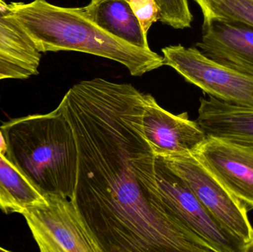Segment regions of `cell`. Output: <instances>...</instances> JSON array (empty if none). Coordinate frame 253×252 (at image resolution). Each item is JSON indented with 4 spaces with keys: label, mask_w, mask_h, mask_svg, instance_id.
<instances>
[{
    "label": "cell",
    "mask_w": 253,
    "mask_h": 252,
    "mask_svg": "<svg viewBox=\"0 0 253 252\" xmlns=\"http://www.w3.org/2000/svg\"><path fill=\"white\" fill-rule=\"evenodd\" d=\"M202 10L204 21L225 19L245 22L253 27V0H194Z\"/></svg>",
    "instance_id": "9a60e30c"
},
{
    "label": "cell",
    "mask_w": 253,
    "mask_h": 252,
    "mask_svg": "<svg viewBox=\"0 0 253 252\" xmlns=\"http://www.w3.org/2000/svg\"><path fill=\"white\" fill-rule=\"evenodd\" d=\"M10 13L40 53L78 51L115 61L133 76L164 66L163 56L108 34L86 17L80 7H65L47 0L10 2Z\"/></svg>",
    "instance_id": "7a4b0ae2"
},
{
    "label": "cell",
    "mask_w": 253,
    "mask_h": 252,
    "mask_svg": "<svg viewBox=\"0 0 253 252\" xmlns=\"http://www.w3.org/2000/svg\"><path fill=\"white\" fill-rule=\"evenodd\" d=\"M244 252H253V243L252 244H251V245L245 247Z\"/></svg>",
    "instance_id": "d6986e66"
},
{
    "label": "cell",
    "mask_w": 253,
    "mask_h": 252,
    "mask_svg": "<svg viewBox=\"0 0 253 252\" xmlns=\"http://www.w3.org/2000/svg\"><path fill=\"white\" fill-rule=\"evenodd\" d=\"M7 159L41 194L76 198L78 152L72 129L58 108L14 118L0 127Z\"/></svg>",
    "instance_id": "3957f363"
},
{
    "label": "cell",
    "mask_w": 253,
    "mask_h": 252,
    "mask_svg": "<svg viewBox=\"0 0 253 252\" xmlns=\"http://www.w3.org/2000/svg\"><path fill=\"white\" fill-rule=\"evenodd\" d=\"M158 189L167 208L215 252H244L245 245L226 230L202 205L190 186L156 156Z\"/></svg>",
    "instance_id": "52a82bcc"
},
{
    "label": "cell",
    "mask_w": 253,
    "mask_h": 252,
    "mask_svg": "<svg viewBox=\"0 0 253 252\" xmlns=\"http://www.w3.org/2000/svg\"><path fill=\"white\" fill-rule=\"evenodd\" d=\"M144 93L101 78L69 89L57 107L78 152L76 200L103 252H215L140 181L153 152L143 130ZM158 185V184H157Z\"/></svg>",
    "instance_id": "6da1fadb"
},
{
    "label": "cell",
    "mask_w": 253,
    "mask_h": 252,
    "mask_svg": "<svg viewBox=\"0 0 253 252\" xmlns=\"http://www.w3.org/2000/svg\"><path fill=\"white\" fill-rule=\"evenodd\" d=\"M41 53L0 0V81L26 79L39 73Z\"/></svg>",
    "instance_id": "8fae6325"
},
{
    "label": "cell",
    "mask_w": 253,
    "mask_h": 252,
    "mask_svg": "<svg viewBox=\"0 0 253 252\" xmlns=\"http://www.w3.org/2000/svg\"><path fill=\"white\" fill-rule=\"evenodd\" d=\"M6 152H7V144L2 132L0 130V154L6 156Z\"/></svg>",
    "instance_id": "ac0fdd59"
},
{
    "label": "cell",
    "mask_w": 253,
    "mask_h": 252,
    "mask_svg": "<svg viewBox=\"0 0 253 252\" xmlns=\"http://www.w3.org/2000/svg\"><path fill=\"white\" fill-rule=\"evenodd\" d=\"M144 136L156 156L193 152L206 139L187 112L174 115L159 106L150 94L144 93Z\"/></svg>",
    "instance_id": "9c48e42d"
},
{
    "label": "cell",
    "mask_w": 253,
    "mask_h": 252,
    "mask_svg": "<svg viewBox=\"0 0 253 252\" xmlns=\"http://www.w3.org/2000/svg\"><path fill=\"white\" fill-rule=\"evenodd\" d=\"M144 34H147L153 23L160 19V10L155 0H126Z\"/></svg>",
    "instance_id": "e0dca14e"
},
{
    "label": "cell",
    "mask_w": 253,
    "mask_h": 252,
    "mask_svg": "<svg viewBox=\"0 0 253 252\" xmlns=\"http://www.w3.org/2000/svg\"><path fill=\"white\" fill-rule=\"evenodd\" d=\"M9 252L8 250H5V249L1 248V247H0V252Z\"/></svg>",
    "instance_id": "ffe728a7"
},
{
    "label": "cell",
    "mask_w": 253,
    "mask_h": 252,
    "mask_svg": "<svg viewBox=\"0 0 253 252\" xmlns=\"http://www.w3.org/2000/svg\"><path fill=\"white\" fill-rule=\"evenodd\" d=\"M202 53L230 69L253 78V27L225 19L204 21Z\"/></svg>",
    "instance_id": "30bf717a"
},
{
    "label": "cell",
    "mask_w": 253,
    "mask_h": 252,
    "mask_svg": "<svg viewBox=\"0 0 253 252\" xmlns=\"http://www.w3.org/2000/svg\"><path fill=\"white\" fill-rule=\"evenodd\" d=\"M191 153L248 210H253V145L207 136Z\"/></svg>",
    "instance_id": "ba28073f"
},
{
    "label": "cell",
    "mask_w": 253,
    "mask_h": 252,
    "mask_svg": "<svg viewBox=\"0 0 253 252\" xmlns=\"http://www.w3.org/2000/svg\"><path fill=\"white\" fill-rule=\"evenodd\" d=\"M80 10L108 34L131 45L150 50L147 34L126 0H90Z\"/></svg>",
    "instance_id": "4fadbf2b"
},
{
    "label": "cell",
    "mask_w": 253,
    "mask_h": 252,
    "mask_svg": "<svg viewBox=\"0 0 253 252\" xmlns=\"http://www.w3.org/2000/svg\"><path fill=\"white\" fill-rule=\"evenodd\" d=\"M164 65L175 70L187 82L224 102L253 107V78L208 58L199 49L178 45L162 50Z\"/></svg>",
    "instance_id": "8992f818"
},
{
    "label": "cell",
    "mask_w": 253,
    "mask_h": 252,
    "mask_svg": "<svg viewBox=\"0 0 253 252\" xmlns=\"http://www.w3.org/2000/svg\"><path fill=\"white\" fill-rule=\"evenodd\" d=\"M181 178L212 217L245 247L253 243L248 210L233 196L191 152L158 156ZM244 249V250H245Z\"/></svg>",
    "instance_id": "5b68a950"
},
{
    "label": "cell",
    "mask_w": 253,
    "mask_h": 252,
    "mask_svg": "<svg viewBox=\"0 0 253 252\" xmlns=\"http://www.w3.org/2000/svg\"><path fill=\"white\" fill-rule=\"evenodd\" d=\"M44 201L7 157L0 154V210L5 214L22 215L27 207Z\"/></svg>",
    "instance_id": "5bb4252c"
},
{
    "label": "cell",
    "mask_w": 253,
    "mask_h": 252,
    "mask_svg": "<svg viewBox=\"0 0 253 252\" xmlns=\"http://www.w3.org/2000/svg\"><path fill=\"white\" fill-rule=\"evenodd\" d=\"M29 206L22 215L41 252H103L76 198L57 194Z\"/></svg>",
    "instance_id": "277c9868"
},
{
    "label": "cell",
    "mask_w": 253,
    "mask_h": 252,
    "mask_svg": "<svg viewBox=\"0 0 253 252\" xmlns=\"http://www.w3.org/2000/svg\"><path fill=\"white\" fill-rule=\"evenodd\" d=\"M160 10L159 20L175 29L190 28L193 15L187 0H155Z\"/></svg>",
    "instance_id": "2e32d148"
},
{
    "label": "cell",
    "mask_w": 253,
    "mask_h": 252,
    "mask_svg": "<svg viewBox=\"0 0 253 252\" xmlns=\"http://www.w3.org/2000/svg\"><path fill=\"white\" fill-rule=\"evenodd\" d=\"M196 122L207 136L253 145V107L202 99Z\"/></svg>",
    "instance_id": "7c38bea8"
}]
</instances>
